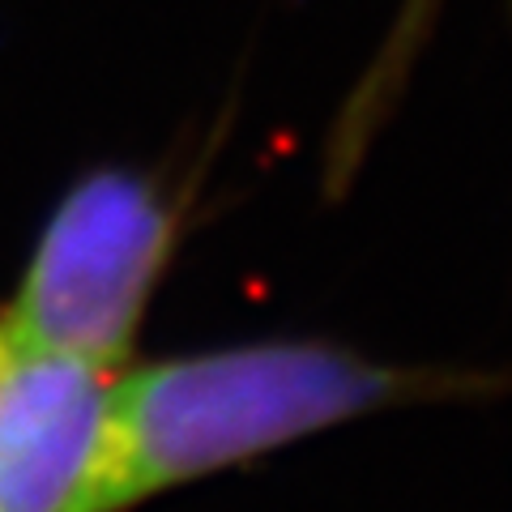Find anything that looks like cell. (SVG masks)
Wrapping results in <instances>:
<instances>
[{"mask_svg":"<svg viewBox=\"0 0 512 512\" xmlns=\"http://www.w3.org/2000/svg\"><path fill=\"white\" fill-rule=\"evenodd\" d=\"M111 376L0 320V512H86Z\"/></svg>","mask_w":512,"mask_h":512,"instance_id":"3957f363","label":"cell"},{"mask_svg":"<svg viewBox=\"0 0 512 512\" xmlns=\"http://www.w3.org/2000/svg\"><path fill=\"white\" fill-rule=\"evenodd\" d=\"M508 389V372L393 363L329 338H256L133 359L111 376L86 512H137L372 414Z\"/></svg>","mask_w":512,"mask_h":512,"instance_id":"6da1fadb","label":"cell"},{"mask_svg":"<svg viewBox=\"0 0 512 512\" xmlns=\"http://www.w3.org/2000/svg\"><path fill=\"white\" fill-rule=\"evenodd\" d=\"M184 201L141 167H94L64 188L0 320L56 355L120 372L171 274Z\"/></svg>","mask_w":512,"mask_h":512,"instance_id":"7a4b0ae2","label":"cell"}]
</instances>
